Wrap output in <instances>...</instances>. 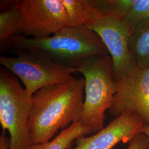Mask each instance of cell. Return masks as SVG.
<instances>
[{
  "label": "cell",
  "instance_id": "obj_13",
  "mask_svg": "<svg viewBox=\"0 0 149 149\" xmlns=\"http://www.w3.org/2000/svg\"><path fill=\"white\" fill-rule=\"evenodd\" d=\"M91 134L88 128L80 122L73 123L63 129L53 140L41 144L32 145L28 149H70L74 141Z\"/></svg>",
  "mask_w": 149,
  "mask_h": 149
},
{
  "label": "cell",
  "instance_id": "obj_9",
  "mask_svg": "<svg viewBox=\"0 0 149 149\" xmlns=\"http://www.w3.org/2000/svg\"><path fill=\"white\" fill-rule=\"evenodd\" d=\"M144 125L138 114L124 112L94 135L77 139L76 146L70 149H112L120 142L130 143L142 133Z\"/></svg>",
  "mask_w": 149,
  "mask_h": 149
},
{
  "label": "cell",
  "instance_id": "obj_10",
  "mask_svg": "<svg viewBox=\"0 0 149 149\" xmlns=\"http://www.w3.org/2000/svg\"><path fill=\"white\" fill-rule=\"evenodd\" d=\"M129 44L138 67H149V19L141 22L132 29Z\"/></svg>",
  "mask_w": 149,
  "mask_h": 149
},
{
  "label": "cell",
  "instance_id": "obj_1",
  "mask_svg": "<svg viewBox=\"0 0 149 149\" xmlns=\"http://www.w3.org/2000/svg\"><path fill=\"white\" fill-rule=\"evenodd\" d=\"M84 78L49 86L32 97L28 126L32 145L51 140L60 129L80 122L84 104Z\"/></svg>",
  "mask_w": 149,
  "mask_h": 149
},
{
  "label": "cell",
  "instance_id": "obj_16",
  "mask_svg": "<svg viewBox=\"0 0 149 149\" xmlns=\"http://www.w3.org/2000/svg\"><path fill=\"white\" fill-rule=\"evenodd\" d=\"M127 149H149V138L141 133L136 135L130 142Z\"/></svg>",
  "mask_w": 149,
  "mask_h": 149
},
{
  "label": "cell",
  "instance_id": "obj_17",
  "mask_svg": "<svg viewBox=\"0 0 149 149\" xmlns=\"http://www.w3.org/2000/svg\"><path fill=\"white\" fill-rule=\"evenodd\" d=\"M10 138L6 137L4 134L0 136V149H10Z\"/></svg>",
  "mask_w": 149,
  "mask_h": 149
},
{
  "label": "cell",
  "instance_id": "obj_3",
  "mask_svg": "<svg viewBox=\"0 0 149 149\" xmlns=\"http://www.w3.org/2000/svg\"><path fill=\"white\" fill-rule=\"evenodd\" d=\"M77 72L85 80V98L80 123L96 134L104 128L106 112L111 108L117 91L113 77V61L109 55L82 61Z\"/></svg>",
  "mask_w": 149,
  "mask_h": 149
},
{
  "label": "cell",
  "instance_id": "obj_14",
  "mask_svg": "<svg viewBox=\"0 0 149 149\" xmlns=\"http://www.w3.org/2000/svg\"><path fill=\"white\" fill-rule=\"evenodd\" d=\"M91 5L101 13L124 17L133 7L136 0H90Z\"/></svg>",
  "mask_w": 149,
  "mask_h": 149
},
{
  "label": "cell",
  "instance_id": "obj_6",
  "mask_svg": "<svg viewBox=\"0 0 149 149\" xmlns=\"http://www.w3.org/2000/svg\"><path fill=\"white\" fill-rule=\"evenodd\" d=\"M87 28L101 39L113 61V77L118 82L138 68L131 54V29L120 16L101 13Z\"/></svg>",
  "mask_w": 149,
  "mask_h": 149
},
{
  "label": "cell",
  "instance_id": "obj_15",
  "mask_svg": "<svg viewBox=\"0 0 149 149\" xmlns=\"http://www.w3.org/2000/svg\"><path fill=\"white\" fill-rule=\"evenodd\" d=\"M149 19V0H136L123 20L132 29L141 22Z\"/></svg>",
  "mask_w": 149,
  "mask_h": 149
},
{
  "label": "cell",
  "instance_id": "obj_7",
  "mask_svg": "<svg viewBox=\"0 0 149 149\" xmlns=\"http://www.w3.org/2000/svg\"><path fill=\"white\" fill-rule=\"evenodd\" d=\"M17 6L22 18L24 36L43 39L69 27L62 0H21Z\"/></svg>",
  "mask_w": 149,
  "mask_h": 149
},
{
  "label": "cell",
  "instance_id": "obj_12",
  "mask_svg": "<svg viewBox=\"0 0 149 149\" xmlns=\"http://www.w3.org/2000/svg\"><path fill=\"white\" fill-rule=\"evenodd\" d=\"M22 18L17 1L0 13V43L2 50H7L12 38L22 33Z\"/></svg>",
  "mask_w": 149,
  "mask_h": 149
},
{
  "label": "cell",
  "instance_id": "obj_4",
  "mask_svg": "<svg viewBox=\"0 0 149 149\" xmlns=\"http://www.w3.org/2000/svg\"><path fill=\"white\" fill-rule=\"evenodd\" d=\"M32 97L16 76L0 69V123L10 133V149H28L32 145L28 126Z\"/></svg>",
  "mask_w": 149,
  "mask_h": 149
},
{
  "label": "cell",
  "instance_id": "obj_2",
  "mask_svg": "<svg viewBox=\"0 0 149 149\" xmlns=\"http://www.w3.org/2000/svg\"><path fill=\"white\" fill-rule=\"evenodd\" d=\"M8 49L38 52L58 64L76 69L85 59L109 55L101 39L85 26L65 27L43 39L17 36L11 38Z\"/></svg>",
  "mask_w": 149,
  "mask_h": 149
},
{
  "label": "cell",
  "instance_id": "obj_11",
  "mask_svg": "<svg viewBox=\"0 0 149 149\" xmlns=\"http://www.w3.org/2000/svg\"><path fill=\"white\" fill-rule=\"evenodd\" d=\"M67 12L69 27H87L101 14L90 0H62Z\"/></svg>",
  "mask_w": 149,
  "mask_h": 149
},
{
  "label": "cell",
  "instance_id": "obj_18",
  "mask_svg": "<svg viewBox=\"0 0 149 149\" xmlns=\"http://www.w3.org/2000/svg\"><path fill=\"white\" fill-rule=\"evenodd\" d=\"M142 133L146 135L149 138V125H144V128L142 130Z\"/></svg>",
  "mask_w": 149,
  "mask_h": 149
},
{
  "label": "cell",
  "instance_id": "obj_8",
  "mask_svg": "<svg viewBox=\"0 0 149 149\" xmlns=\"http://www.w3.org/2000/svg\"><path fill=\"white\" fill-rule=\"evenodd\" d=\"M110 113L117 117L131 112L138 114L145 125H149V67H138L117 82Z\"/></svg>",
  "mask_w": 149,
  "mask_h": 149
},
{
  "label": "cell",
  "instance_id": "obj_5",
  "mask_svg": "<svg viewBox=\"0 0 149 149\" xmlns=\"http://www.w3.org/2000/svg\"><path fill=\"white\" fill-rule=\"evenodd\" d=\"M16 57L0 56V64L23 82L27 92L33 96L47 87L76 79L77 70L58 64L49 57L34 51L16 52Z\"/></svg>",
  "mask_w": 149,
  "mask_h": 149
}]
</instances>
